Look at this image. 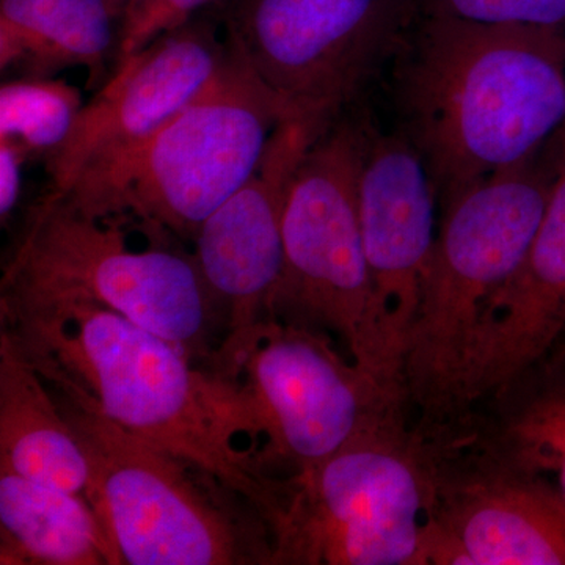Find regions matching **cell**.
Returning a JSON list of instances; mask_svg holds the SVG:
<instances>
[{
	"instance_id": "7402d4cb",
	"label": "cell",
	"mask_w": 565,
	"mask_h": 565,
	"mask_svg": "<svg viewBox=\"0 0 565 565\" xmlns=\"http://www.w3.org/2000/svg\"><path fill=\"white\" fill-rule=\"evenodd\" d=\"M215 2L217 0H134L118 21L114 70L162 33L193 20Z\"/></svg>"
},
{
	"instance_id": "603a6c76",
	"label": "cell",
	"mask_w": 565,
	"mask_h": 565,
	"mask_svg": "<svg viewBox=\"0 0 565 565\" xmlns=\"http://www.w3.org/2000/svg\"><path fill=\"white\" fill-rule=\"evenodd\" d=\"M28 154L17 143L0 139V218L9 221L21 196L22 167Z\"/></svg>"
},
{
	"instance_id": "9c48e42d",
	"label": "cell",
	"mask_w": 565,
	"mask_h": 565,
	"mask_svg": "<svg viewBox=\"0 0 565 565\" xmlns=\"http://www.w3.org/2000/svg\"><path fill=\"white\" fill-rule=\"evenodd\" d=\"M247 401L264 470L300 473L399 415L403 397L344 359L329 333L269 318L223 338L210 364ZM274 476V475H273Z\"/></svg>"
},
{
	"instance_id": "277c9868",
	"label": "cell",
	"mask_w": 565,
	"mask_h": 565,
	"mask_svg": "<svg viewBox=\"0 0 565 565\" xmlns=\"http://www.w3.org/2000/svg\"><path fill=\"white\" fill-rule=\"evenodd\" d=\"M286 118L294 117L228 50L217 76L150 139L82 173L61 195L92 217H134L154 237L193 241L255 172Z\"/></svg>"
},
{
	"instance_id": "d6986e66",
	"label": "cell",
	"mask_w": 565,
	"mask_h": 565,
	"mask_svg": "<svg viewBox=\"0 0 565 565\" xmlns=\"http://www.w3.org/2000/svg\"><path fill=\"white\" fill-rule=\"evenodd\" d=\"M79 88L54 77H18L0 87V139L29 159H47L68 139L79 117Z\"/></svg>"
},
{
	"instance_id": "ac0fdd59",
	"label": "cell",
	"mask_w": 565,
	"mask_h": 565,
	"mask_svg": "<svg viewBox=\"0 0 565 565\" xmlns=\"http://www.w3.org/2000/svg\"><path fill=\"white\" fill-rule=\"evenodd\" d=\"M0 564L121 565L90 501L0 462Z\"/></svg>"
},
{
	"instance_id": "d4e9b609",
	"label": "cell",
	"mask_w": 565,
	"mask_h": 565,
	"mask_svg": "<svg viewBox=\"0 0 565 565\" xmlns=\"http://www.w3.org/2000/svg\"><path fill=\"white\" fill-rule=\"evenodd\" d=\"M107 6H109V10L111 13V17H114V20L118 21L121 20L122 13H125L126 9H128L129 6L134 2V0H106Z\"/></svg>"
},
{
	"instance_id": "e0dca14e",
	"label": "cell",
	"mask_w": 565,
	"mask_h": 565,
	"mask_svg": "<svg viewBox=\"0 0 565 565\" xmlns=\"http://www.w3.org/2000/svg\"><path fill=\"white\" fill-rule=\"evenodd\" d=\"M117 21L106 0H0V70L54 77L85 68L88 87L109 79Z\"/></svg>"
},
{
	"instance_id": "cb8c5ba5",
	"label": "cell",
	"mask_w": 565,
	"mask_h": 565,
	"mask_svg": "<svg viewBox=\"0 0 565 565\" xmlns=\"http://www.w3.org/2000/svg\"><path fill=\"white\" fill-rule=\"evenodd\" d=\"M546 154L548 156L550 166L555 170L561 163L565 162V120L563 126H561L559 131L556 132V136L553 137V140L550 141L548 147L545 148Z\"/></svg>"
},
{
	"instance_id": "9a60e30c",
	"label": "cell",
	"mask_w": 565,
	"mask_h": 565,
	"mask_svg": "<svg viewBox=\"0 0 565 565\" xmlns=\"http://www.w3.org/2000/svg\"><path fill=\"white\" fill-rule=\"evenodd\" d=\"M565 330V162L556 169L530 247L487 307L468 355L459 405L509 392Z\"/></svg>"
},
{
	"instance_id": "2e32d148",
	"label": "cell",
	"mask_w": 565,
	"mask_h": 565,
	"mask_svg": "<svg viewBox=\"0 0 565 565\" xmlns=\"http://www.w3.org/2000/svg\"><path fill=\"white\" fill-rule=\"evenodd\" d=\"M0 462L87 498L90 468L50 386L17 341L0 332Z\"/></svg>"
},
{
	"instance_id": "5bb4252c",
	"label": "cell",
	"mask_w": 565,
	"mask_h": 565,
	"mask_svg": "<svg viewBox=\"0 0 565 565\" xmlns=\"http://www.w3.org/2000/svg\"><path fill=\"white\" fill-rule=\"evenodd\" d=\"M440 473L424 530V565H565V498L545 479L490 459Z\"/></svg>"
},
{
	"instance_id": "8992f818",
	"label": "cell",
	"mask_w": 565,
	"mask_h": 565,
	"mask_svg": "<svg viewBox=\"0 0 565 565\" xmlns=\"http://www.w3.org/2000/svg\"><path fill=\"white\" fill-rule=\"evenodd\" d=\"M0 294L88 300L180 345L195 362L214 360L217 308L195 256L152 243L134 250L120 221L96 218L61 193L33 206L3 269Z\"/></svg>"
},
{
	"instance_id": "30bf717a",
	"label": "cell",
	"mask_w": 565,
	"mask_h": 565,
	"mask_svg": "<svg viewBox=\"0 0 565 565\" xmlns=\"http://www.w3.org/2000/svg\"><path fill=\"white\" fill-rule=\"evenodd\" d=\"M230 52L292 117H340L393 61L419 0H217Z\"/></svg>"
},
{
	"instance_id": "7a4b0ae2",
	"label": "cell",
	"mask_w": 565,
	"mask_h": 565,
	"mask_svg": "<svg viewBox=\"0 0 565 565\" xmlns=\"http://www.w3.org/2000/svg\"><path fill=\"white\" fill-rule=\"evenodd\" d=\"M392 62L401 134L441 203L537 161L565 120V32L419 13Z\"/></svg>"
},
{
	"instance_id": "3957f363",
	"label": "cell",
	"mask_w": 565,
	"mask_h": 565,
	"mask_svg": "<svg viewBox=\"0 0 565 565\" xmlns=\"http://www.w3.org/2000/svg\"><path fill=\"white\" fill-rule=\"evenodd\" d=\"M18 345L84 449L87 500L121 565H273V530L248 501L202 468L122 429L61 366Z\"/></svg>"
},
{
	"instance_id": "4fadbf2b",
	"label": "cell",
	"mask_w": 565,
	"mask_h": 565,
	"mask_svg": "<svg viewBox=\"0 0 565 565\" xmlns=\"http://www.w3.org/2000/svg\"><path fill=\"white\" fill-rule=\"evenodd\" d=\"M330 122L282 120L255 172L195 234L193 256L225 318V338L269 319L285 262L282 217L289 185L305 152Z\"/></svg>"
},
{
	"instance_id": "5b68a950",
	"label": "cell",
	"mask_w": 565,
	"mask_h": 565,
	"mask_svg": "<svg viewBox=\"0 0 565 565\" xmlns=\"http://www.w3.org/2000/svg\"><path fill=\"white\" fill-rule=\"evenodd\" d=\"M555 174L537 159L441 203L444 215L403 363L405 396L427 415L460 408L476 333L494 294L525 256Z\"/></svg>"
},
{
	"instance_id": "7c38bea8",
	"label": "cell",
	"mask_w": 565,
	"mask_h": 565,
	"mask_svg": "<svg viewBox=\"0 0 565 565\" xmlns=\"http://www.w3.org/2000/svg\"><path fill=\"white\" fill-rule=\"evenodd\" d=\"M437 199L426 163L403 134L366 131L359 173L360 225L386 374L404 396V353L437 241Z\"/></svg>"
},
{
	"instance_id": "8fae6325",
	"label": "cell",
	"mask_w": 565,
	"mask_h": 565,
	"mask_svg": "<svg viewBox=\"0 0 565 565\" xmlns=\"http://www.w3.org/2000/svg\"><path fill=\"white\" fill-rule=\"evenodd\" d=\"M226 57L221 24L211 14L162 33L121 63L46 159L47 191L65 193L82 173L150 139L207 87Z\"/></svg>"
},
{
	"instance_id": "ffe728a7",
	"label": "cell",
	"mask_w": 565,
	"mask_h": 565,
	"mask_svg": "<svg viewBox=\"0 0 565 565\" xmlns=\"http://www.w3.org/2000/svg\"><path fill=\"white\" fill-rule=\"evenodd\" d=\"M493 444L494 459L545 481L550 476L565 498V386L516 404L504 415Z\"/></svg>"
},
{
	"instance_id": "ba28073f",
	"label": "cell",
	"mask_w": 565,
	"mask_h": 565,
	"mask_svg": "<svg viewBox=\"0 0 565 565\" xmlns=\"http://www.w3.org/2000/svg\"><path fill=\"white\" fill-rule=\"evenodd\" d=\"M366 131L334 118L294 173L282 217L285 262L269 318L333 333L390 392L359 214Z\"/></svg>"
},
{
	"instance_id": "52a82bcc",
	"label": "cell",
	"mask_w": 565,
	"mask_h": 565,
	"mask_svg": "<svg viewBox=\"0 0 565 565\" xmlns=\"http://www.w3.org/2000/svg\"><path fill=\"white\" fill-rule=\"evenodd\" d=\"M433 460L399 415L282 478L273 565H424Z\"/></svg>"
},
{
	"instance_id": "6da1fadb",
	"label": "cell",
	"mask_w": 565,
	"mask_h": 565,
	"mask_svg": "<svg viewBox=\"0 0 565 565\" xmlns=\"http://www.w3.org/2000/svg\"><path fill=\"white\" fill-rule=\"evenodd\" d=\"M0 326L61 366L122 429L195 465L248 501L275 530L281 479L267 473L239 390L195 366L180 345L88 300L0 294Z\"/></svg>"
},
{
	"instance_id": "44dd1931",
	"label": "cell",
	"mask_w": 565,
	"mask_h": 565,
	"mask_svg": "<svg viewBox=\"0 0 565 565\" xmlns=\"http://www.w3.org/2000/svg\"><path fill=\"white\" fill-rule=\"evenodd\" d=\"M419 6L434 17L565 32V0H419Z\"/></svg>"
}]
</instances>
